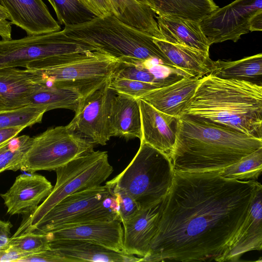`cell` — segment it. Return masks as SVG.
I'll list each match as a JSON object with an SVG mask.
<instances>
[{"instance_id": "7c38bea8", "label": "cell", "mask_w": 262, "mask_h": 262, "mask_svg": "<svg viewBox=\"0 0 262 262\" xmlns=\"http://www.w3.org/2000/svg\"><path fill=\"white\" fill-rule=\"evenodd\" d=\"M262 11V0H235L199 20L211 46L227 40L236 42L250 31L253 17Z\"/></svg>"}, {"instance_id": "1f68e13d", "label": "cell", "mask_w": 262, "mask_h": 262, "mask_svg": "<svg viewBox=\"0 0 262 262\" xmlns=\"http://www.w3.org/2000/svg\"><path fill=\"white\" fill-rule=\"evenodd\" d=\"M262 171V147L219 172L224 178L239 180H255Z\"/></svg>"}, {"instance_id": "4316f807", "label": "cell", "mask_w": 262, "mask_h": 262, "mask_svg": "<svg viewBox=\"0 0 262 262\" xmlns=\"http://www.w3.org/2000/svg\"><path fill=\"white\" fill-rule=\"evenodd\" d=\"M210 74L223 79L243 80L261 85L262 54L259 53L235 61H214Z\"/></svg>"}, {"instance_id": "ee69618b", "label": "cell", "mask_w": 262, "mask_h": 262, "mask_svg": "<svg viewBox=\"0 0 262 262\" xmlns=\"http://www.w3.org/2000/svg\"><path fill=\"white\" fill-rule=\"evenodd\" d=\"M138 3L147 5L152 10L154 8V3L152 0H136Z\"/></svg>"}, {"instance_id": "3957f363", "label": "cell", "mask_w": 262, "mask_h": 262, "mask_svg": "<svg viewBox=\"0 0 262 262\" xmlns=\"http://www.w3.org/2000/svg\"><path fill=\"white\" fill-rule=\"evenodd\" d=\"M261 147V138L181 116L171 162L174 172H220Z\"/></svg>"}, {"instance_id": "4dcf8cb0", "label": "cell", "mask_w": 262, "mask_h": 262, "mask_svg": "<svg viewBox=\"0 0 262 262\" xmlns=\"http://www.w3.org/2000/svg\"><path fill=\"white\" fill-rule=\"evenodd\" d=\"M33 139L27 135L16 136L0 145V173L6 170L15 171L19 169Z\"/></svg>"}, {"instance_id": "f1b7e54d", "label": "cell", "mask_w": 262, "mask_h": 262, "mask_svg": "<svg viewBox=\"0 0 262 262\" xmlns=\"http://www.w3.org/2000/svg\"><path fill=\"white\" fill-rule=\"evenodd\" d=\"M153 11L159 16L178 17L199 21L219 8L213 0H152Z\"/></svg>"}, {"instance_id": "484cf974", "label": "cell", "mask_w": 262, "mask_h": 262, "mask_svg": "<svg viewBox=\"0 0 262 262\" xmlns=\"http://www.w3.org/2000/svg\"><path fill=\"white\" fill-rule=\"evenodd\" d=\"M113 14L123 23L163 40L156 19V14L149 6L136 0H110Z\"/></svg>"}, {"instance_id": "f546056e", "label": "cell", "mask_w": 262, "mask_h": 262, "mask_svg": "<svg viewBox=\"0 0 262 262\" xmlns=\"http://www.w3.org/2000/svg\"><path fill=\"white\" fill-rule=\"evenodd\" d=\"M47 108L41 105L29 104L0 112V128L32 126L41 122Z\"/></svg>"}, {"instance_id": "8d00e7d4", "label": "cell", "mask_w": 262, "mask_h": 262, "mask_svg": "<svg viewBox=\"0 0 262 262\" xmlns=\"http://www.w3.org/2000/svg\"><path fill=\"white\" fill-rule=\"evenodd\" d=\"M96 17H103L113 14L110 0H77Z\"/></svg>"}, {"instance_id": "4fadbf2b", "label": "cell", "mask_w": 262, "mask_h": 262, "mask_svg": "<svg viewBox=\"0 0 262 262\" xmlns=\"http://www.w3.org/2000/svg\"><path fill=\"white\" fill-rule=\"evenodd\" d=\"M53 186L44 176L30 172L18 175L5 193L0 194L10 215L28 216L50 194Z\"/></svg>"}, {"instance_id": "e575fe53", "label": "cell", "mask_w": 262, "mask_h": 262, "mask_svg": "<svg viewBox=\"0 0 262 262\" xmlns=\"http://www.w3.org/2000/svg\"><path fill=\"white\" fill-rule=\"evenodd\" d=\"M109 85L110 89L117 94H124L136 99L160 88L152 83L116 78L111 79Z\"/></svg>"}, {"instance_id": "2e32d148", "label": "cell", "mask_w": 262, "mask_h": 262, "mask_svg": "<svg viewBox=\"0 0 262 262\" xmlns=\"http://www.w3.org/2000/svg\"><path fill=\"white\" fill-rule=\"evenodd\" d=\"M11 24L27 35H40L61 30L60 24L42 0H0Z\"/></svg>"}, {"instance_id": "e0dca14e", "label": "cell", "mask_w": 262, "mask_h": 262, "mask_svg": "<svg viewBox=\"0 0 262 262\" xmlns=\"http://www.w3.org/2000/svg\"><path fill=\"white\" fill-rule=\"evenodd\" d=\"M138 99L141 118L140 141L159 150L171 160L179 118L163 113L143 100Z\"/></svg>"}, {"instance_id": "b9f144b4", "label": "cell", "mask_w": 262, "mask_h": 262, "mask_svg": "<svg viewBox=\"0 0 262 262\" xmlns=\"http://www.w3.org/2000/svg\"><path fill=\"white\" fill-rule=\"evenodd\" d=\"M25 128L24 127L0 128V145L16 137Z\"/></svg>"}, {"instance_id": "836d02e7", "label": "cell", "mask_w": 262, "mask_h": 262, "mask_svg": "<svg viewBox=\"0 0 262 262\" xmlns=\"http://www.w3.org/2000/svg\"><path fill=\"white\" fill-rule=\"evenodd\" d=\"M6 248L28 255L51 249L47 234L34 232L23 233L15 236H11Z\"/></svg>"}, {"instance_id": "d590c367", "label": "cell", "mask_w": 262, "mask_h": 262, "mask_svg": "<svg viewBox=\"0 0 262 262\" xmlns=\"http://www.w3.org/2000/svg\"><path fill=\"white\" fill-rule=\"evenodd\" d=\"M108 188L117 199L121 223H126L141 210L134 198L125 191L117 188Z\"/></svg>"}, {"instance_id": "9a60e30c", "label": "cell", "mask_w": 262, "mask_h": 262, "mask_svg": "<svg viewBox=\"0 0 262 262\" xmlns=\"http://www.w3.org/2000/svg\"><path fill=\"white\" fill-rule=\"evenodd\" d=\"M49 241L78 239L95 243L112 250L126 253L123 228L117 220L94 222L64 227L47 233Z\"/></svg>"}, {"instance_id": "d6a6232c", "label": "cell", "mask_w": 262, "mask_h": 262, "mask_svg": "<svg viewBox=\"0 0 262 262\" xmlns=\"http://www.w3.org/2000/svg\"><path fill=\"white\" fill-rule=\"evenodd\" d=\"M56 13L58 22L64 26L89 21L95 17L77 0H48Z\"/></svg>"}, {"instance_id": "6da1fadb", "label": "cell", "mask_w": 262, "mask_h": 262, "mask_svg": "<svg viewBox=\"0 0 262 262\" xmlns=\"http://www.w3.org/2000/svg\"><path fill=\"white\" fill-rule=\"evenodd\" d=\"M258 183L224 178L219 171L174 172L141 261L223 262Z\"/></svg>"}, {"instance_id": "5b68a950", "label": "cell", "mask_w": 262, "mask_h": 262, "mask_svg": "<svg viewBox=\"0 0 262 262\" xmlns=\"http://www.w3.org/2000/svg\"><path fill=\"white\" fill-rule=\"evenodd\" d=\"M99 51L84 42L66 36L62 30L20 39L0 40V69L26 68L39 70L79 59Z\"/></svg>"}, {"instance_id": "74e56055", "label": "cell", "mask_w": 262, "mask_h": 262, "mask_svg": "<svg viewBox=\"0 0 262 262\" xmlns=\"http://www.w3.org/2000/svg\"><path fill=\"white\" fill-rule=\"evenodd\" d=\"M18 261L72 262L70 259L52 249L28 255Z\"/></svg>"}, {"instance_id": "7bdbcfd3", "label": "cell", "mask_w": 262, "mask_h": 262, "mask_svg": "<svg viewBox=\"0 0 262 262\" xmlns=\"http://www.w3.org/2000/svg\"><path fill=\"white\" fill-rule=\"evenodd\" d=\"M262 30V11L257 13L252 19L250 23V31H261Z\"/></svg>"}, {"instance_id": "ffe728a7", "label": "cell", "mask_w": 262, "mask_h": 262, "mask_svg": "<svg viewBox=\"0 0 262 262\" xmlns=\"http://www.w3.org/2000/svg\"><path fill=\"white\" fill-rule=\"evenodd\" d=\"M262 248V186L258 183L250 209L225 257L224 261H237L247 252Z\"/></svg>"}, {"instance_id": "277c9868", "label": "cell", "mask_w": 262, "mask_h": 262, "mask_svg": "<svg viewBox=\"0 0 262 262\" xmlns=\"http://www.w3.org/2000/svg\"><path fill=\"white\" fill-rule=\"evenodd\" d=\"M62 31L66 36L89 44L120 61L156 60L177 68L154 41L153 36L123 23L113 14L64 26Z\"/></svg>"}, {"instance_id": "7402d4cb", "label": "cell", "mask_w": 262, "mask_h": 262, "mask_svg": "<svg viewBox=\"0 0 262 262\" xmlns=\"http://www.w3.org/2000/svg\"><path fill=\"white\" fill-rule=\"evenodd\" d=\"M111 137L127 139L141 137V118L138 99L117 94L113 97L110 107Z\"/></svg>"}, {"instance_id": "7a4b0ae2", "label": "cell", "mask_w": 262, "mask_h": 262, "mask_svg": "<svg viewBox=\"0 0 262 262\" xmlns=\"http://www.w3.org/2000/svg\"><path fill=\"white\" fill-rule=\"evenodd\" d=\"M181 116L262 139V86L208 74Z\"/></svg>"}, {"instance_id": "30bf717a", "label": "cell", "mask_w": 262, "mask_h": 262, "mask_svg": "<svg viewBox=\"0 0 262 262\" xmlns=\"http://www.w3.org/2000/svg\"><path fill=\"white\" fill-rule=\"evenodd\" d=\"M120 62L117 58L97 51L68 63L33 70L44 82L76 89L84 96L111 79Z\"/></svg>"}, {"instance_id": "d6986e66", "label": "cell", "mask_w": 262, "mask_h": 262, "mask_svg": "<svg viewBox=\"0 0 262 262\" xmlns=\"http://www.w3.org/2000/svg\"><path fill=\"white\" fill-rule=\"evenodd\" d=\"M201 80L202 78L187 76L167 86L151 91L139 99L163 113L179 118Z\"/></svg>"}, {"instance_id": "83f0119b", "label": "cell", "mask_w": 262, "mask_h": 262, "mask_svg": "<svg viewBox=\"0 0 262 262\" xmlns=\"http://www.w3.org/2000/svg\"><path fill=\"white\" fill-rule=\"evenodd\" d=\"M83 96L76 89L44 82L32 97L30 104L45 106L48 111L65 108L75 112Z\"/></svg>"}, {"instance_id": "8fae6325", "label": "cell", "mask_w": 262, "mask_h": 262, "mask_svg": "<svg viewBox=\"0 0 262 262\" xmlns=\"http://www.w3.org/2000/svg\"><path fill=\"white\" fill-rule=\"evenodd\" d=\"M110 79L84 95L66 125L75 135L93 145H105L111 138L109 118L113 91Z\"/></svg>"}, {"instance_id": "9c48e42d", "label": "cell", "mask_w": 262, "mask_h": 262, "mask_svg": "<svg viewBox=\"0 0 262 262\" xmlns=\"http://www.w3.org/2000/svg\"><path fill=\"white\" fill-rule=\"evenodd\" d=\"M94 146L72 133L67 126L50 128L33 138L19 169L30 172L55 170L93 150Z\"/></svg>"}, {"instance_id": "8992f818", "label": "cell", "mask_w": 262, "mask_h": 262, "mask_svg": "<svg viewBox=\"0 0 262 262\" xmlns=\"http://www.w3.org/2000/svg\"><path fill=\"white\" fill-rule=\"evenodd\" d=\"M174 172L167 156L140 141L139 150L130 163L105 185L125 191L140 209H144L165 198L172 186Z\"/></svg>"}, {"instance_id": "ab89813d", "label": "cell", "mask_w": 262, "mask_h": 262, "mask_svg": "<svg viewBox=\"0 0 262 262\" xmlns=\"http://www.w3.org/2000/svg\"><path fill=\"white\" fill-rule=\"evenodd\" d=\"M28 255L9 248L0 249V261H18Z\"/></svg>"}, {"instance_id": "cb8c5ba5", "label": "cell", "mask_w": 262, "mask_h": 262, "mask_svg": "<svg viewBox=\"0 0 262 262\" xmlns=\"http://www.w3.org/2000/svg\"><path fill=\"white\" fill-rule=\"evenodd\" d=\"M159 29L165 41L209 53L210 44L199 21L169 16H156Z\"/></svg>"}, {"instance_id": "f35d334b", "label": "cell", "mask_w": 262, "mask_h": 262, "mask_svg": "<svg viewBox=\"0 0 262 262\" xmlns=\"http://www.w3.org/2000/svg\"><path fill=\"white\" fill-rule=\"evenodd\" d=\"M8 19L9 17L6 11L0 4V36L2 39H12V24L8 20Z\"/></svg>"}, {"instance_id": "d4e9b609", "label": "cell", "mask_w": 262, "mask_h": 262, "mask_svg": "<svg viewBox=\"0 0 262 262\" xmlns=\"http://www.w3.org/2000/svg\"><path fill=\"white\" fill-rule=\"evenodd\" d=\"M154 41L176 68L188 75L201 78L212 72L214 61L209 53L155 38Z\"/></svg>"}, {"instance_id": "ac0fdd59", "label": "cell", "mask_w": 262, "mask_h": 262, "mask_svg": "<svg viewBox=\"0 0 262 262\" xmlns=\"http://www.w3.org/2000/svg\"><path fill=\"white\" fill-rule=\"evenodd\" d=\"M164 199L148 208L141 209L133 218L122 224L123 248L126 254L140 258L148 254L151 241L157 229Z\"/></svg>"}, {"instance_id": "52a82bcc", "label": "cell", "mask_w": 262, "mask_h": 262, "mask_svg": "<svg viewBox=\"0 0 262 262\" xmlns=\"http://www.w3.org/2000/svg\"><path fill=\"white\" fill-rule=\"evenodd\" d=\"M55 171L56 182L51 193L33 213L23 217L13 236L30 232L49 211L68 196L101 185L112 174L113 168L109 163L107 152L93 150Z\"/></svg>"}, {"instance_id": "5bb4252c", "label": "cell", "mask_w": 262, "mask_h": 262, "mask_svg": "<svg viewBox=\"0 0 262 262\" xmlns=\"http://www.w3.org/2000/svg\"><path fill=\"white\" fill-rule=\"evenodd\" d=\"M43 82L33 70L0 69V112L30 104L32 97Z\"/></svg>"}, {"instance_id": "44dd1931", "label": "cell", "mask_w": 262, "mask_h": 262, "mask_svg": "<svg viewBox=\"0 0 262 262\" xmlns=\"http://www.w3.org/2000/svg\"><path fill=\"white\" fill-rule=\"evenodd\" d=\"M50 249L56 251L72 262H137L140 257L118 252L94 242L78 239L49 241Z\"/></svg>"}, {"instance_id": "603a6c76", "label": "cell", "mask_w": 262, "mask_h": 262, "mask_svg": "<svg viewBox=\"0 0 262 262\" xmlns=\"http://www.w3.org/2000/svg\"><path fill=\"white\" fill-rule=\"evenodd\" d=\"M187 76L190 75L181 70L167 67L156 60H151L138 63L120 61L112 78L134 80L161 88Z\"/></svg>"}, {"instance_id": "60d3db41", "label": "cell", "mask_w": 262, "mask_h": 262, "mask_svg": "<svg viewBox=\"0 0 262 262\" xmlns=\"http://www.w3.org/2000/svg\"><path fill=\"white\" fill-rule=\"evenodd\" d=\"M13 225L10 221L0 219V249L6 248L11 236V229Z\"/></svg>"}, {"instance_id": "ba28073f", "label": "cell", "mask_w": 262, "mask_h": 262, "mask_svg": "<svg viewBox=\"0 0 262 262\" xmlns=\"http://www.w3.org/2000/svg\"><path fill=\"white\" fill-rule=\"evenodd\" d=\"M114 220L120 222L117 199L105 185H100L65 198L29 232L46 233L79 224Z\"/></svg>"}]
</instances>
